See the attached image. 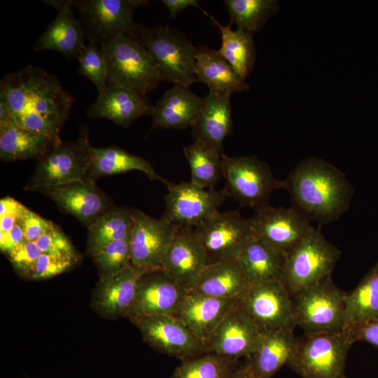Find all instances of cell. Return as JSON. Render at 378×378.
Wrapping results in <instances>:
<instances>
[{"mask_svg":"<svg viewBox=\"0 0 378 378\" xmlns=\"http://www.w3.org/2000/svg\"><path fill=\"white\" fill-rule=\"evenodd\" d=\"M0 92L8 102L13 121L20 127L44 135L57 145L74 99L55 76L41 66L27 65L5 75Z\"/></svg>","mask_w":378,"mask_h":378,"instance_id":"1","label":"cell"},{"mask_svg":"<svg viewBox=\"0 0 378 378\" xmlns=\"http://www.w3.org/2000/svg\"><path fill=\"white\" fill-rule=\"evenodd\" d=\"M285 182L295 208L309 220L321 224L339 218L353 196V188L344 173L317 158L300 162Z\"/></svg>","mask_w":378,"mask_h":378,"instance_id":"2","label":"cell"},{"mask_svg":"<svg viewBox=\"0 0 378 378\" xmlns=\"http://www.w3.org/2000/svg\"><path fill=\"white\" fill-rule=\"evenodd\" d=\"M107 66V83L146 95L163 80L147 49L134 37L120 35L99 44Z\"/></svg>","mask_w":378,"mask_h":378,"instance_id":"3","label":"cell"},{"mask_svg":"<svg viewBox=\"0 0 378 378\" xmlns=\"http://www.w3.org/2000/svg\"><path fill=\"white\" fill-rule=\"evenodd\" d=\"M132 36L147 49L163 80L187 88L197 81L196 47L182 34L166 25H141Z\"/></svg>","mask_w":378,"mask_h":378,"instance_id":"4","label":"cell"},{"mask_svg":"<svg viewBox=\"0 0 378 378\" xmlns=\"http://www.w3.org/2000/svg\"><path fill=\"white\" fill-rule=\"evenodd\" d=\"M341 253L322 234L320 227L286 257L281 281L292 298L331 276Z\"/></svg>","mask_w":378,"mask_h":378,"instance_id":"5","label":"cell"},{"mask_svg":"<svg viewBox=\"0 0 378 378\" xmlns=\"http://www.w3.org/2000/svg\"><path fill=\"white\" fill-rule=\"evenodd\" d=\"M223 189L242 206L255 211L270 204L273 192L286 189L285 181L276 179L269 165L255 156H222Z\"/></svg>","mask_w":378,"mask_h":378,"instance_id":"6","label":"cell"},{"mask_svg":"<svg viewBox=\"0 0 378 378\" xmlns=\"http://www.w3.org/2000/svg\"><path fill=\"white\" fill-rule=\"evenodd\" d=\"M354 343L346 330L305 333L298 339L289 366L302 378H344L347 354Z\"/></svg>","mask_w":378,"mask_h":378,"instance_id":"7","label":"cell"},{"mask_svg":"<svg viewBox=\"0 0 378 378\" xmlns=\"http://www.w3.org/2000/svg\"><path fill=\"white\" fill-rule=\"evenodd\" d=\"M92 146L88 127H82L77 140L62 142L37 160L24 190H41L82 180L88 177Z\"/></svg>","mask_w":378,"mask_h":378,"instance_id":"8","label":"cell"},{"mask_svg":"<svg viewBox=\"0 0 378 378\" xmlns=\"http://www.w3.org/2000/svg\"><path fill=\"white\" fill-rule=\"evenodd\" d=\"M344 294L331 276L293 298V323L305 333L345 330Z\"/></svg>","mask_w":378,"mask_h":378,"instance_id":"9","label":"cell"},{"mask_svg":"<svg viewBox=\"0 0 378 378\" xmlns=\"http://www.w3.org/2000/svg\"><path fill=\"white\" fill-rule=\"evenodd\" d=\"M193 229L209 265L237 260L254 237L251 218L234 210L218 211Z\"/></svg>","mask_w":378,"mask_h":378,"instance_id":"10","label":"cell"},{"mask_svg":"<svg viewBox=\"0 0 378 378\" xmlns=\"http://www.w3.org/2000/svg\"><path fill=\"white\" fill-rule=\"evenodd\" d=\"M148 4L146 0H73L86 37L99 44L120 35L132 36L141 26L134 20V10Z\"/></svg>","mask_w":378,"mask_h":378,"instance_id":"11","label":"cell"},{"mask_svg":"<svg viewBox=\"0 0 378 378\" xmlns=\"http://www.w3.org/2000/svg\"><path fill=\"white\" fill-rule=\"evenodd\" d=\"M235 307L262 332L294 326L293 298L281 280L250 285Z\"/></svg>","mask_w":378,"mask_h":378,"instance_id":"12","label":"cell"},{"mask_svg":"<svg viewBox=\"0 0 378 378\" xmlns=\"http://www.w3.org/2000/svg\"><path fill=\"white\" fill-rule=\"evenodd\" d=\"M251 223L255 238L286 257L315 228L296 208H276L270 204L255 211Z\"/></svg>","mask_w":378,"mask_h":378,"instance_id":"13","label":"cell"},{"mask_svg":"<svg viewBox=\"0 0 378 378\" xmlns=\"http://www.w3.org/2000/svg\"><path fill=\"white\" fill-rule=\"evenodd\" d=\"M162 183L167 188L162 217L179 227H196L219 211L227 198L223 190L204 189L190 181L164 178Z\"/></svg>","mask_w":378,"mask_h":378,"instance_id":"14","label":"cell"},{"mask_svg":"<svg viewBox=\"0 0 378 378\" xmlns=\"http://www.w3.org/2000/svg\"><path fill=\"white\" fill-rule=\"evenodd\" d=\"M130 319L143 340L160 353L181 361L205 354L203 342L172 315H142Z\"/></svg>","mask_w":378,"mask_h":378,"instance_id":"15","label":"cell"},{"mask_svg":"<svg viewBox=\"0 0 378 378\" xmlns=\"http://www.w3.org/2000/svg\"><path fill=\"white\" fill-rule=\"evenodd\" d=\"M178 227L162 216L155 218L135 209L130 237L132 265L146 270L161 268Z\"/></svg>","mask_w":378,"mask_h":378,"instance_id":"16","label":"cell"},{"mask_svg":"<svg viewBox=\"0 0 378 378\" xmlns=\"http://www.w3.org/2000/svg\"><path fill=\"white\" fill-rule=\"evenodd\" d=\"M38 193L52 200L62 213L74 216L88 229L115 206L96 181L88 178L50 187Z\"/></svg>","mask_w":378,"mask_h":378,"instance_id":"17","label":"cell"},{"mask_svg":"<svg viewBox=\"0 0 378 378\" xmlns=\"http://www.w3.org/2000/svg\"><path fill=\"white\" fill-rule=\"evenodd\" d=\"M261 337L256 326L234 305L204 342V351L232 359L248 358Z\"/></svg>","mask_w":378,"mask_h":378,"instance_id":"18","label":"cell"},{"mask_svg":"<svg viewBox=\"0 0 378 378\" xmlns=\"http://www.w3.org/2000/svg\"><path fill=\"white\" fill-rule=\"evenodd\" d=\"M187 292L162 268L146 271L138 281L127 318L142 315H172Z\"/></svg>","mask_w":378,"mask_h":378,"instance_id":"19","label":"cell"},{"mask_svg":"<svg viewBox=\"0 0 378 378\" xmlns=\"http://www.w3.org/2000/svg\"><path fill=\"white\" fill-rule=\"evenodd\" d=\"M204 250L193 227H178L161 268L187 291L195 286L208 265Z\"/></svg>","mask_w":378,"mask_h":378,"instance_id":"20","label":"cell"},{"mask_svg":"<svg viewBox=\"0 0 378 378\" xmlns=\"http://www.w3.org/2000/svg\"><path fill=\"white\" fill-rule=\"evenodd\" d=\"M45 4L57 10L55 19L34 45L35 51L55 50L68 59L78 57L85 47V29L81 21L74 15L73 0H46Z\"/></svg>","mask_w":378,"mask_h":378,"instance_id":"21","label":"cell"},{"mask_svg":"<svg viewBox=\"0 0 378 378\" xmlns=\"http://www.w3.org/2000/svg\"><path fill=\"white\" fill-rule=\"evenodd\" d=\"M154 106L146 95L126 88L110 85L101 93L87 110L92 119L106 118L127 128L141 116L153 115Z\"/></svg>","mask_w":378,"mask_h":378,"instance_id":"22","label":"cell"},{"mask_svg":"<svg viewBox=\"0 0 378 378\" xmlns=\"http://www.w3.org/2000/svg\"><path fill=\"white\" fill-rule=\"evenodd\" d=\"M191 127L194 143L224 154L223 141L232 130L230 95L209 91L202 98L200 113Z\"/></svg>","mask_w":378,"mask_h":378,"instance_id":"23","label":"cell"},{"mask_svg":"<svg viewBox=\"0 0 378 378\" xmlns=\"http://www.w3.org/2000/svg\"><path fill=\"white\" fill-rule=\"evenodd\" d=\"M236 301L188 291L172 314L204 344Z\"/></svg>","mask_w":378,"mask_h":378,"instance_id":"24","label":"cell"},{"mask_svg":"<svg viewBox=\"0 0 378 378\" xmlns=\"http://www.w3.org/2000/svg\"><path fill=\"white\" fill-rule=\"evenodd\" d=\"M146 271L132 265L117 274L99 279L92 299L94 309L111 318L128 317L138 281Z\"/></svg>","mask_w":378,"mask_h":378,"instance_id":"25","label":"cell"},{"mask_svg":"<svg viewBox=\"0 0 378 378\" xmlns=\"http://www.w3.org/2000/svg\"><path fill=\"white\" fill-rule=\"evenodd\" d=\"M294 326L262 332L260 344L247 361L259 378H272L284 365H289L295 354L298 338Z\"/></svg>","mask_w":378,"mask_h":378,"instance_id":"26","label":"cell"},{"mask_svg":"<svg viewBox=\"0 0 378 378\" xmlns=\"http://www.w3.org/2000/svg\"><path fill=\"white\" fill-rule=\"evenodd\" d=\"M202 98L189 88L174 85L154 106L151 130L192 127L200 113Z\"/></svg>","mask_w":378,"mask_h":378,"instance_id":"27","label":"cell"},{"mask_svg":"<svg viewBox=\"0 0 378 378\" xmlns=\"http://www.w3.org/2000/svg\"><path fill=\"white\" fill-rule=\"evenodd\" d=\"M195 76L211 92L230 94L248 90L250 86L218 52L208 47L196 48Z\"/></svg>","mask_w":378,"mask_h":378,"instance_id":"28","label":"cell"},{"mask_svg":"<svg viewBox=\"0 0 378 378\" xmlns=\"http://www.w3.org/2000/svg\"><path fill=\"white\" fill-rule=\"evenodd\" d=\"M250 286L237 260L208 265L190 291L237 300Z\"/></svg>","mask_w":378,"mask_h":378,"instance_id":"29","label":"cell"},{"mask_svg":"<svg viewBox=\"0 0 378 378\" xmlns=\"http://www.w3.org/2000/svg\"><path fill=\"white\" fill-rule=\"evenodd\" d=\"M237 260L250 285L281 281L286 256L255 237Z\"/></svg>","mask_w":378,"mask_h":378,"instance_id":"30","label":"cell"},{"mask_svg":"<svg viewBox=\"0 0 378 378\" xmlns=\"http://www.w3.org/2000/svg\"><path fill=\"white\" fill-rule=\"evenodd\" d=\"M131 171L144 173L150 180L164 178L157 174L151 163L145 158L128 153L116 146L91 149V164L88 178L96 181L98 178Z\"/></svg>","mask_w":378,"mask_h":378,"instance_id":"31","label":"cell"},{"mask_svg":"<svg viewBox=\"0 0 378 378\" xmlns=\"http://www.w3.org/2000/svg\"><path fill=\"white\" fill-rule=\"evenodd\" d=\"M57 144L50 138L24 129L13 120L0 127V159L4 162L38 160Z\"/></svg>","mask_w":378,"mask_h":378,"instance_id":"32","label":"cell"},{"mask_svg":"<svg viewBox=\"0 0 378 378\" xmlns=\"http://www.w3.org/2000/svg\"><path fill=\"white\" fill-rule=\"evenodd\" d=\"M135 209L115 206L88 230L86 253L93 257L112 242L130 239Z\"/></svg>","mask_w":378,"mask_h":378,"instance_id":"33","label":"cell"},{"mask_svg":"<svg viewBox=\"0 0 378 378\" xmlns=\"http://www.w3.org/2000/svg\"><path fill=\"white\" fill-rule=\"evenodd\" d=\"M202 11L220 30L221 46L218 50V52L245 79L253 71L255 61L256 50L253 34L238 27L233 30L230 24L222 25L204 10Z\"/></svg>","mask_w":378,"mask_h":378,"instance_id":"34","label":"cell"},{"mask_svg":"<svg viewBox=\"0 0 378 378\" xmlns=\"http://www.w3.org/2000/svg\"><path fill=\"white\" fill-rule=\"evenodd\" d=\"M346 328L378 315V262L344 294Z\"/></svg>","mask_w":378,"mask_h":378,"instance_id":"35","label":"cell"},{"mask_svg":"<svg viewBox=\"0 0 378 378\" xmlns=\"http://www.w3.org/2000/svg\"><path fill=\"white\" fill-rule=\"evenodd\" d=\"M183 153L190 170V182L204 189H214L223 176V154L194 142L185 146Z\"/></svg>","mask_w":378,"mask_h":378,"instance_id":"36","label":"cell"},{"mask_svg":"<svg viewBox=\"0 0 378 378\" xmlns=\"http://www.w3.org/2000/svg\"><path fill=\"white\" fill-rule=\"evenodd\" d=\"M230 14V24L253 34L259 31L265 23L279 10L276 0H225Z\"/></svg>","mask_w":378,"mask_h":378,"instance_id":"37","label":"cell"},{"mask_svg":"<svg viewBox=\"0 0 378 378\" xmlns=\"http://www.w3.org/2000/svg\"><path fill=\"white\" fill-rule=\"evenodd\" d=\"M235 360L205 353L182 360L170 378H228L238 367Z\"/></svg>","mask_w":378,"mask_h":378,"instance_id":"38","label":"cell"},{"mask_svg":"<svg viewBox=\"0 0 378 378\" xmlns=\"http://www.w3.org/2000/svg\"><path fill=\"white\" fill-rule=\"evenodd\" d=\"M92 261L97 268L99 279L123 271L132 265L130 239L111 243L93 256Z\"/></svg>","mask_w":378,"mask_h":378,"instance_id":"39","label":"cell"},{"mask_svg":"<svg viewBox=\"0 0 378 378\" xmlns=\"http://www.w3.org/2000/svg\"><path fill=\"white\" fill-rule=\"evenodd\" d=\"M99 45L96 41L88 39V43L78 57V73L90 80L96 86L98 94L108 86L106 62Z\"/></svg>","mask_w":378,"mask_h":378,"instance_id":"40","label":"cell"},{"mask_svg":"<svg viewBox=\"0 0 378 378\" xmlns=\"http://www.w3.org/2000/svg\"><path fill=\"white\" fill-rule=\"evenodd\" d=\"M77 261V258L41 253L27 277L35 280L50 279L68 271Z\"/></svg>","mask_w":378,"mask_h":378,"instance_id":"41","label":"cell"},{"mask_svg":"<svg viewBox=\"0 0 378 378\" xmlns=\"http://www.w3.org/2000/svg\"><path fill=\"white\" fill-rule=\"evenodd\" d=\"M36 243L42 253L78 258L70 240L55 224L41 236Z\"/></svg>","mask_w":378,"mask_h":378,"instance_id":"42","label":"cell"},{"mask_svg":"<svg viewBox=\"0 0 378 378\" xmlns=\"http://www.w3.org/2000/svg\"><path fill=\"white\" fill-rule=\"evenodd\" d=\"M41 253L36 241L26 240L6 254L15 272L27 277Z\"/></svg>","mask_w":378,"mask_h":378,"instance_id":"43","label":"cell"},{"mask_svg":"<svg viewBox=\"0 0 378 378\" xmlns=\"http://www.w3.org/2000/svg\"><path fill=\"white\" fill-rule=\"evenodd\" d=\"M25 236L29 241H36L46 231L52 228L55 223L48 220L32 211L24 207L19 217Z\"/></svg>","mask_w":378,"mask_h":378,"instance_id":"44","label":"cell"},{"mask_svg":"<svg viewBox=\"0 0 378 378\" xmlns=\"http://www.w3.org/2000/svg\"><path fill=\"white\" fill-rule=\"evenodd\" d=\"M353 341L365 342L378 349V315L346 329Z\"/></svg>","mask_w":378,"mask_h":378,"instance_id":"45","label":"cell"},{"mask_svg":"<svg viewBox=\"0 0 378 378\" xmlns=\"http://www.w3.org/2000/svg\"><path fill=\"white\" fill-rule=\"evenodd\" d=\"M24 230L19 221L7 233L0 232V247L1 251L7 253L25 241Z\"/></svg>","mask_w":378,"mask_h":378,"instance_id":"46","label":"cell"},{"mask_svg":"<svg viewBox=\"0 0 378 378\" xmlns=\"http://www.w3.org/2000/svg\"><path fill=\"white\" fill-rule=\"evenodd\" d=\"M161 2L168 9L171 18H175L178 13L190 6H195L201 10H203L196 0H162Z\"/></svg>","mask_w":378,"mask_h":378,"instance_id":"47","label":"cell"},{"mask_svg":"<svg viewBox=\"0 0 378 378\" xmlns=\"http://www.w3.org/2000/svg\"><path fill=\"white\" fill-rule=\"evenodd\" d=\"M24 207V206L11 197L2 198L0 201V216L10 214H19Z\"/></svg>","mask_w":378,"mask_h":378,"instance_id":"48","label":"cell"},{"mask_svg":"<svg viewBox=\"0 0 378 378\" xmlns=\"http://www.w3.org/2000/svg\"><path fill=\"white\" fill-rule=\"evenodd\" d=\"M22 211L19 214H10L0 216V232H8L18 221Z\"/></svg>","mask_w":378,"mask_h":378,"instance_id":"49","label":"cell"},{"mask_svg":"<svg viewBox=\"0 0 378 378\" xmlns=\"http://www.w3.org/2000/svg\"><path fill=\"white\" fill-rule=\"evenodd\" d=\"M11 120L8 102L3 92H0V127H4Z\"/></svg>","mask_w":378,"mask_h":378,"instance_id":"50","label":"cell"},{"mask_svg":"<svg viewBox=\"0 0 378 378\" xmlns=\"http://www.w3.org/2000/svg\"><path fill=\"white\" fill-rule=\"evenodd\" d=\"M251 372V368L246 362L244 365L238 366L228 378H248Z\"/></svg>","mask_w":378,"mask_h":378,"instance_id":"51","label":"cell"},{"mask_svg":"<svg viewBox=\"0 0 378 378\" xmlns=\"http://www.w3.org/2000/svg\"><path fill=\"white\" fill-rule=\"evenodd\" d=\"M248 378H259V377H258L257 376H255V374H253L252 373V372H251V374H250V376H249Z\"/></svg>","mask_w":378,"mask_h":378,"instance_id":"52","label":"cell"},{"mask_svg":"<svg viewBox=\"0 0 378 378\" xmlns=\"http://www.w3.org/2000/svg\"><path fill=\"white\" fill-rule=\"evenodd\" d=\"M344 378H346V377H344Z\"/></svg>","mask_w":378,"mask_h":378,"instance_id":"53","label":"cell"}]
</instances>
